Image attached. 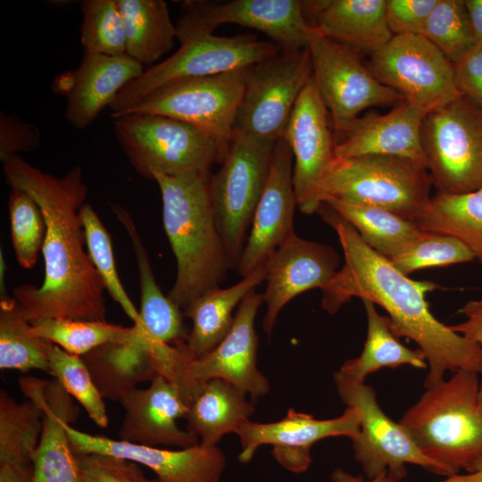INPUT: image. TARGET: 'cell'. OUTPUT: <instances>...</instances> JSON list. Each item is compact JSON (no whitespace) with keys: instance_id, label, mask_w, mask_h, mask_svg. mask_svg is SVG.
<instances>
[{"instance_id":"obj_28","label":"cell","mask_w":482,"mask_h":482,"mask_svg":"<svg viewBox=\"0 0 482 482\" xmlns=\"http://www.w3.org/2000/svg\"><path fill=\"white\" fill-rule=\"evenodd\" d=\"M265 265L226 288L220 287L195 299L184 311L192 328L183 344L192 360L214 349L230 330L233 312L243 299L265 280Z\"/></svg>"},{"instance_id":"obj_24","label":"cell","mask_w":482,"mask_h":482,"mask_svg":"<svg viewBox=\"0 0 482 482\" xmlns=\"http://www.w3.org/2000/svg\"><path fill=\"white\" fill-rule=\"evenodd\" d=\"M428 112L403 101L385 114L358 117L336 138V157L391 155L427 168L420 129Z\"/></svg>"},{"instance_id":"obj_30","label":"cell","mask_w":482,"mask_h":482,"mask_svg":"<svg viewBox=\"0 0 482 482\" xmlns=\"http://www.w3.org/2000/svg\"><path fill=\"white\" fill-rule=\"evenodd\" d=\"M254 411L245 393L221 378H212L189 405L186 428L199 438L200 445L215 446L225 435L236 434Z\"/></svg>"},{"instance_id":"obj_48","label":"cell","mask_w":482,"mask_h":482,"mask_svg":"<svg viewBox=\"0 0 482 482\" xmlns=\"http://www.w3.org/2000/svg\"><path fill=\"white\" fill-rule=\"evenodd\" d=\"M466 317L463 322L450 326V328L478 344L482 350V298L467 302L461 309ZM478 399L482 404V380L479 384Z\"/></svg>"},{"instance_id":"obj_49","label":"cell","mask_w":482,"mask_h":482,"mask_svg":"<svg viewBox=\"0 0 482 482\" xmlns=\"http://www.w3.org/2000/svg\"><path fill=\"white\" fill-rule=\"evenodd\" d=\"M33 466L0 465V482H33Z\"/></svg>"},{"instance_id":"obj_14","label":"cell","mask_w":482,"mask_h":482,"mask_svg":"<svg viewBox=\"0 0 482 482\" xmlns=\"http://www.w3.org/2000/svg\"><path fill=\"white\" fill-rule=\"evenodd\" d=\"M334 381L341 400L360 411V432L352 441L354 458L368 479L387 474L393 480L401 481L407 474L406 464L447 476L440 465L420 452L400 422H395L381 410L371 386L354 382L338 370Z\"/></svg>"},{"instance_id":"obj_54","label":"cell","mask_w":482,"mask_h":482,"mask_svg":"<svg viewBox=\"0 0 482 482\" xmlns=\"http://www.w3.org/2000/svg\"><path fill=\"white\" fill-rule=\"evenodd\" d=\"M482 472V455L471 465L467 472Z\"/></svg>"},{"instance_id":"obj_51","label":"cell","mask_w":482,"mask_h":482,"mask_svg":"<svg viewBox=\"0 0 482 482\" xmlns=\"http://www.w3.org/2000/svg\"><path fill=\"white\" fill-rule=\"evenodd\" d=\"M392 480L387 474L365 480L362 476H354L342 469H336L330 476L329 482H391Z\"/></svg>"},{"instance_id":"obj_38","label":"cell","mask_w":482,"mask_h":482,"mask_svg":"<svg viewBox=\"0 0 482 482\" xmlns=\"http://www.w3.org/2000/svg\"><path fill=\"white\" fill-rule=\"evenodd\" d=\"M46 357L49 374L80 403L96 425L101 428H106L109 419L104 398L96 387L83 359L51 342L46 349Z\"/></svg>"},{"instance_id":"obj_2","label":"cell","mask_w":482,"mask_h":482,"mask_svg":"<svg viewBox=\"0 0 482 482\" xmlns=\"http://www.w3.org/2000/svg\"><path fill=\"white\" fill-rule=\"evenodd\" d=\"M317 212L335 229L345 258L322 290L321 307L327 312L336 313L353 297L381 306L388 313L395 336L413 340L423 352L429 368L425 388L442 381L446 370L482 374L480 346L439 321L429 310L425 296L438 288L437 284L401 273L327 204L321 203Z\"/></svg>"},{"instance_id":"obj_46","label":"cell","mask_w":482,"mask_h":482,"mask_svg":"<svg viewBox=\"0 0 482 482\" xmlns=\"http://www.w3.org/2000/svg\"><path fill=\"white\" fill-rule=\"evenodd\" d=\"M38 128L27 123L12 114L0 112V160L19 155L18 153L29 152L40 144Z\"/></svg>"},{"instance_id":"obj_47","label":"cell","mask_w":482,"mask_h":482,"mask_svg":"<svg viewBox=\"0 0 482 482\" xmlns=\"http://www.w3.org/2000/svg\"><path fill=\"white\" fill-rule=\"evenodd\" d=\"M453 67L461 95L482 110V46H475Z\"/></svg>"},{"instance_id":"obj_45","label":"cell","mask_w":482,"mask_h":482,"mask_svg":"<svg viewBox=\"0 0 482 482\" xmlns=\"http://www.w3.org/2000/svg\"><path fill=\"white\" fill-rule=\"evenodd\" d=\"M437 0H386V18L394 36L421 35L424 24Z\"/></svg>"},{"instance_id":"obj_35","label":"cell","mask_w":482,"mask_h":482,"mask_svg":"<svg viewBox=\"0 0 482 482\" xmlns=\"http://www.w3.org/2000/svg\"><path fill=\"white\" fill-rule=\"evenodd\" d=\"M49 342L37 336L13 297L0 298V368L49 374L46 349Z\"/></svg>"},{"instance_id":"obj_19","label":"cell","mask_w":482,"mask_h":482,"mask_svg":"<svg viewBox=\"0 0 482 482\" xmlns=\"http://www.w3.org/2000/svg\"><path fill=\"white\" fill-rule=\"evenodd\" d=\"M293 165L290 146L281 137L274 145L268 179L237 269L242 278L264 266L275 250L295 233Z\"/></svg>"},{"instance_id":"obj_36","label":"cell","mask_w":482,"mask_h":482,"mask_svg":"<svg viewBox=\"0 0 482 482\" xmlns=\"http://www.w3.org/2000/svg\"><path fill=\"white\" fill-rule=\"evenodd\" d=\"M43 429V411L29 399L17 403L0 392V465H32Z\"/></svg>"},{"instance_id":"obj_29","label":"cell","mask_w":482,"mask_h":482,"mask_svg":"<svg viewBox=\"0 0 482 482\" xmlns=\"http://www.w3.org/2000/svg\"><path fill=\"white\" fill-rule=\"evenodd\" d=\"M120 222L129 237L138 271L140 310L139 320L134 325L153 340L169 345L185 342L189 330L184 312L159 287L134 220L126 214Z\"/></svg>"},{"instance_id":"obj_10","label":"cell","mask_w":482,"mask_h":482,"mask_svg":"<svg viewBox=\"0 0 482 482\" xmlns=\"http://www.w3.org/2000/svg\"><path fill=\"white\" fill-rule=\"evenodd\" d=\"M81 358L103 397L119 403L139 383L150 382L158 375L175 385L187 403L195 399L202 386L190 373L192 359L182 343L151 340L135 326L129 340L101 345Z\"/></svg>"},{"instance_id":"obj_12","label":"cell","mask_w":482,"mask_h":482,"mask_svg":"<svg viewBox=\"0 0 482 482\" xmlns=\"http://www.w3.org/2000/svg\"><path fill=\"white\" fill-rule=\"evenodd\" d=\"M312 79L327 107L335 138L371 106L397 104L403 97L383 85L356 50L311 28L307 37Z\"/></svg>"},{"instance_id":"obj_27","label":"cell","mask_w":482,"mask_h":482,"mask_svg":"<svg viewBox=\"0 0 482 482\" xmlns=\"http://www.w3.org/2000/svg\"><path fill=\"white\" fill-rule=\"evenodd\" d=\"M386 0L303 1L310 26L354 50L374 51L392 37L386 18Z\"/></svg>"},{"instance_id":"obj_15","label":"cell","mask_w":482,"mask_h":482,"mask_svg":"<svg viewBox=\"0 0 482 482\" xmlns=\"http://www.w3.org/2000/svg\"><path fill=\"white\" fill-rule=\"evenodd\" d=\"M369 69L404 101L432 111L461 96L453 63L422 35H395L371 53Z\"/></svg>"},{"instance_id":"obj_37","label":"cell","mask_w":482,"mask_h":482,"mask_svg":"<svg viewBox=\"0 0 482 482\" xmlns=\"http://www.w3.org/2000/svg\"><path fill=\"white\" fill-rule=\"evenodd\" d=\"M30 323L37 336L80 357L101 345L127 341L134 333L133 325L124 327L106 320L48 318Z\"/></svg>"},{"instance_id":"obj_50","label":"cell","mask_w":482,"mask_h":482,"mask_svg":"<svg viewBox=\"0 0 482 482\" xmlns=\"http://www.w3.org/2000/svg\"><path fill=\"white\" fill-rule=\"evenodd\" d=\"M476 46H482V0H464Z\"/></svg>"},{"instance_id":"obj_5","label":"cell","mask_w":482,"mask_h":482,"mask_svg":"<svg viewBox=\"0 0 482 482\" xmlns=\"http://www.w3.org/2000/svg\"><path fill=\"white\" fill-rule=\"evenodd\" d=\"M180 5L182 14L176 23L179 49L166 60L146 68L120 91L109 106L112 119L170 82L250 67L280 51L275 43L261 40L253 34L216 36L194 12Z\"/></svg>"},{"instance_id":"obj_41","label":"cell","mask_w":482,"mask_h":482,"mask_svg":"<svg viewBox=\"0 0 482 482\" xmlns=\"http://www.w3.org/2000/svg\"><path fill=\"white\" fill-rule=\"evenodd\" d=\"M421 35L453 63L476 46L464 0H437Z\"/></svg>"},{"instance_id":"obj_40","label":"cell","mask_w":482,"mask_h":482,"mask_svg":"<svg viewBox=\"0 0 482 482\" xmlns=\"http://www.w3.org/2000/svg\"><path fill=\"white\" fill-rule=\"evenodd\" d=\"M80 43L85 54H126L122 16L117 0H84Z\"/></svg>"},{"instance_id":"obj_33","label":"cell","mask_w":482,"mask_h":482,"mask_svg":"<svg viewBox=\"0 0 482 482\" xmlns=\"http://www.w3.org/2000/svg\"><path fill=\"white\" fill-rule=\"evenodd\" d=\"M322 203L327 204L351 224L368 246L387 260L424 233L416 222L385 209L335 199H328Z\"/></svg>"},{"instance_id":"obj_16","label":"cell","mask_w":482,"mask_h":482,"mask_svg":"<svg viewBox=\"0 0 482 482\" xmlns=\"http://www.w3.org/2000/svg\"><path fill=\"white\" fill-rule=\"evenodd\" d=\"M325 106L312 77L303 87L284 137L293 154V185L297 207L310 215L317 212L320 185L336 158V138Z\"/></svg>"},{"instance_id":"obj_25","label":"cell","mask_w":482,"mask_h":482,"mask_svg":"<svg viewBox=\"0 0 482 482\" xmlns=\"http://www.w3.org/2000/svg\"><path fill=\"white\" fill-rule=\"evenodd\" d=\"M181 4L194 12L212 31L225 23L237 24L264 33L280 49L307 47L312 26L304 14L303 1L234 0L215 3L188 0Z\"/></svg>"},{"instance_id":"obj_17","label":"cell","mask_w":482,"mask_h":482,"mask_svg":"<svg viewBox=\"0 0 482 482\" xmlns=\"http://www.w3.org/2000/svg\"><path fill=\"white\" fill-rule=\"evenodd\" d=\"M360 411L347 406L339 417L319 420L311 414L289 409L283 419L268 423L242 424L236 432L242 451L238 460L246 463L252 460L261 445H272L271 454L287 470L303 473L312 463L311 448L320 440L330 436H347L353 439L359 435Z\"/></svg>"},{"instance_id":"obj_44","label":"cell","mask_w":482,"mask_h":482,"mask_svg":"<svg viewBox=\"0 0 482 482\" xmlns=\"http://www.w3.org/2000/svg\"><path fill=\"white\" fill-rule=\"evenodd\" d=\"M82 482H159L147 478L138 464L105 454L77 455Z\"/></svg>"},{"instance_id":"obj_31","label":"cell","mask_w":482,"mask_h":482,"mask_svg":"<svg viewBox=\"0 0 482 482\" xmlns=\"http://www.w3.org/2000/svg\"><path fill=\"white\" fill-rule=\"evenodd\" d=\"M125 30L126 54L152 65L173 46L176 24L163 0H117Z\"/></svg>"},{"instance_id":"obj_7","label":"cell","mask_w":482,"mask_h":482,"mask_svg":"<svg viewBox=\"0 0 482 482\" xmlns=\"http://www.w3.org/2000/svg\"><path fill=\"white\" fill-rule=\"evenodd\" d=\"M116 139L135 170L179 176L209 173L219 162L216 142L197 128L158 114L129 112L113 118Z\"/></svg>"},{"instance_id":"obj_3","label":"cell","mask_w":482,"mask_h":482,"mask_svg":"<svg viewBox=\"0 0 482 482\" xmlns=\"http://www.w3.org/2000/svg\"><path fill=\"white\" fill-rule=\"evenodd\" d=\"M161 192L162 222L176 259L168 297L181 310L220 287L230 268L209 193V173H154Z\"/></svg>"},{"instance_id":"obj_43","label":"cell","mask_w":482,"mask_h":482,"mask_svg":"<svg viewBox=\"0 0 482 482\" xmlns=\"http://www.w3.org/2000/svg\"><path fill=\"white\" fill-rule=\"evenodd\" d=\"M475 260L471 250L458 237L424 231L423 235L389 259L401 273H410L433 266L469 262Z\"/></svg>"},{"instance_id":"obj_53","label":"cell","mask_w":482,"mask_h":482,"mask_svg":"<svg viewBox=\"0 0 482 482\" xmlns=\"http://www.w3.org/2000/svg\"><path fill=\"white\" fill-rule=\"evenodd\" d=\"M0 265H1V269H0V272H1V279H0V282H1V295H5V287H4V278H5V270H6V265H5V261H4V255L1 252V255H0Z\"/></svg>"},{"instance_id":"obj_11","label":"cell","mask_w":482,"mask_h":482,"mask_svg":"<svg viewBox=\"0 0 482 482\" xmlns=\"http://www.w3.org/2000/svg\"><path fill=\"white\" fill-rule=\"evenodd\" d=\"M250 67L170 82L123 114L164 115L190 124L216 142L221 163L233 137Z\"/></svg>"},{"instance_id":"obj_52","label":"cell","mask_w":482,"mask_h":482,"mask_svg":"<svg viewBox=\"0 0 482 482\" xmlns=\"http://www.w3.org/2000/svg\"><path fill=\"white\" fill-rule=\"evenodd\" d=\"M391 482H402L392 480ZM440 482H482V472H468L467 474H453L448 476L443 481Z\"/></svg>"},{"instance_id":"obj_1","label":"cell","mask_w":482,"mask_h":482,"mask_svg":"<svg viewBox=\"0 0 482 482\" xmlns=\"http://www.w3.org/2000/svg\"><path fill=\"white\" fill-rule=\"evenodd\" d=\"M10 187L27 192L39 206L46 226L42 246L45 275L39 287L23 284L13 298L30 322L40 319L106 320L104 287L87 252L79 210L87 187L75 166L58 177L32 166L20 155L3 162Z\"/></svg>"},{"instance_id":"obj_20","label":"cell","mask_w":482,"mask_h":482,"mask_svg":"<svg viewBox=\"0 0 482 482\" xmlns=\"http://www.w3.org/2000/svg\"><path fill=\"white\" fill-rule=\"evenodd\" d=\"M338 268V253L330 245L303 239L295 233L284 241L265 263L262 327L267 336H271L278 316L288 302L312 288L323 290Z\"/></svg>"},{"instance_id":"obj_32","label":"cell","mask_w":482,"mask_h":482,"mask_svg":"<svg viewBox=\"0 0 482 482\" xmlns=\"http://www.w3.org/2000/svg\"><path fill=\"white\" fill-rule=\"evenodd\" d=\"M362 302L368 320L363 350L359 357L346 361L338 371L354 382L364 383L369 374L384 367L411 365L427 368L423 352L420 348L411 350L402 345L391 330L389 317L379 314L371 301L362 299Z\"/></svg>"},{"instance_id":"obj_39","label":"cell","mask_w":482,"mask_h":482,"mask_svg":"<svg viewBox=\"0 0 482 482\" xmlns=\"http://www.w3.org/2000/svg\"><path fill=\"white\" fill-rule=\"evenodd\" d=\"M87 252L103 281L104 289L121 307L133 324L139 320V312L129 299L120 279L115 265L112 238L91 204L85 203L79 210Z\"/></svg>"},{"instance_id":"obj_9","label":"cell","mask_w":482,"mask_h":482,"mask_svg":"<svg viewBox=\"0 0 482 482\" xmlns=\"http://www.w3.org/2000/svg\"><path fill=\"white\" fill-rule=\"evenodd\" d=\"M428 171L436 193L482 188V110L461 96L430 111L420 129Z\"/></svg>"},{"instance_id":"obj_21","label":"cell","mask_w":482,"mask_h":482,"mask_svg":"<svg viewBox=\"0 0 482 482\" xmlns=\"http://www.w3.org/2000/svg\"><path fill=\"white\" fill-rule=\"evenodd\" d=\"M19 384L26 397L43 411L42 434L32 458L33 482H82L78 457L66 430L79 411L72 397L55 378L21 377Z\"/></svg>"},{"instance_id":"obj_8","label":"cell","mask_w":482,"mask_h":482,"mask_svg":"<svg viewBox=\"0 0 482 482\" xmlns=\"http://www.w3.org/2000/svg\"><path fill=\"white\" fill-rule=\"evenodd\" d=\"M275 144L234 133L220 169L210 179L212 207L231 269H237Z\"/></svg>"},{"instance_id":"obj_6","label":"cell","mask_w":482,"mask_h":482,"mask_svg":"<svg viewBox=\"0 0 482 482\" xmlns=\"http://www.w3.org/2000/svg\"><path fill=\"white\" fill-rule=\"evenodd\" d=\"M431 187L428 169L411 160L381 154L336 157L322 179L320 200L378 207L417 222L431 204Z\"/></svg>"},{"instance_id":"obj_18","label":"cell","mask_w":482,"mask_h":482,"mask_svg":"<svg viewBox=\"0 0 482 482\" xmlns=\"http://www.w3.org/2000/svg\"><path fill=\"white\" fill-rule=\"evenodd\" d=\"M66 430L76 455L105 454L143 464L159 482H219L226 467V456L217 445L169 450L88 434L71 424Z\"/></svg>"},{"instance_id":"obj_42","label":"cell","mask_w":482,"mask_h":482,"mask_svg":"<svg viewBox=\"0 0 482 482\" xmlns=\"http://www.w3.org/2000/svg\"><path fill=\"white\" fill-rule=\"evenodd\" d=\"M8 209L11 237L18 263L32 269L42 251L46 226L35 200L24 190L10 187Z\"/></svg>"},{"instance_id":"obj_22","label":"cell","mask_w":482,"mask_h":482,"mask_svg":"<svg viewBox=\"0 0 482 482\" xmlns=\"http://www.w3.org/2000/svg\"><path fill=\"white\" fill-rule=\"evenodd\" d=\"M262 303V294L255 289L243 299L221 342L207 354L191 361L190 373L195 380L221 378L248 394L253 402L270 392L269 380L257 368L254 320Z\"/></svg>"},{"instance_id":"obj_4","label":"cell","mask_w":482,"mask_h":482,"mask_svg":"<svg viewBox=\"0 0 482 482\" xmlns=\"http://www.w3.org/2000/svg\"><path fill=\"white\" fill-rule=\"evenodd\" d=\"M478 373L459 370L426 392L400 424L420 452L448 476L468 470L482 455Z\"/></svg>"},{"instance_id":"obj_13","label":"cell","mask_w":482,"mask_h":482,"mask_svg":"<svg viewBox=\"0 0 482 482\" xmlns=\"http://www.w3.org/2000/svg\"><path fill=\"white\" fill-rule=\"evenodd\" d=\"M312 75L306 48L283 50L250 67L234 133L276 143Z\"/></svg>"},{"instance_id":"obj_26","label":"cell","mask_w":482,"mask_h":482,"mask_svg":"<svg viewBox=\"0 0 482 482\" xmlns=\"http://www.w3.org/2000/svg\"><path fill=\"white\" fill-rule=\"evenodd\" d=\"M145 71L127 54H85L71 75L65 118L76 129L88 127L120 91Z\"/></svg>"},{"instance_id":"obj_34","label":"cell","mask_w":482,"mask_h":482,"mask_svg":"<svg viewBox=\"0 0 482 482\" xmlns=\"http://www.w3.org/2000/svg\"><path fill=\"white\" fill-rule=\"evenodd\" d=\"M416 223L423 231L458 237L482 263V188L463 195L436 193Z\"/></svg>"},{"instance_id":"obj_23","label":"cell","mask_w":482,"mask_h":482,"mask_svg":"<svg viewBox=\"0 0 482 482\" xmlns=\"http://www.w3.org/2000/svg\"><path fill=\"white\" fill-rule=\"evenodd\" d=\"M120 403L124 410L120 440L181 449L199 444L196 436L178 425L188 405L179 389L163 376H156L146 388L132 390Z\"/></svg>"}]
</instances>
